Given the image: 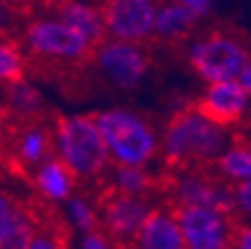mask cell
Returning <instances> with one entry per match:
<instances>
[{"instance_id":"6da1fadb","label":"cell","mask_w":251,"mask_h":249,"mask_svg":"<svg viewBox=\"0 0 251 249\" xmlns=\"http://www.w3.org/2000/svg\"><path fill=\"white\" fill-rule=\"evenodd\" d=\"M18 42L26 54V66L34 72L44 70V74L68 72L78 76L92 68L96 48L72 26L42 12L28 16Z\"/></svg>"},{"instance_id":"7a4b0ae2","label":"cell","mask_w":251,"mask_h":249,"mask_svg":"<svg viewBox=\"0 0 251 249\" xmlns=\"http://www.w3.org/2000/svg\"><path fill=\"white\" fill-rule=\"evenodd\" d=\"M229 146L231 130L209 122L187 102L170 116L164 126L160 170L176 174L215 162Z\"/></svg>"},{"instance_id":"3957f363","label":"cell","mask_w":251,"mask_h":249,"mask_svg":"<svg viewBox=\"0 0 251 249\" xmlns=\"http://www.w3.org/2000/svg\"><path fill=\"white\" fill-rule=\"evenodd\" d=\"M54 148L56 155L74 175L78 188L88 185L90 194L102 183L110 153L102 134L90 116H54Z\"/></svg>"},{"instance_id":"277c9868","label":"cell","mask_w":251,"mask_h":249,"mask_svg":"<svg viewBox=\"0 0 251 249\" xmlns=\"http://www.w3.org/2000/svg\"><path fill=\"white\" fill-rule=\"evenodd\" d=\"M110 153L112 166L148 168L160 158L162 136L153 120L128 108H112L92 114Z\"/></svg>"},{"instance_id":"5b68a950","label":"cell","mask_w":251,"mask_h":249,"mask_svg":"<svg viewBox=\"0 0 251 249\" xmlns=\"http://www.w3.org/2000/svg\"><path fill=\"white\" fill-rule=\"evenodd\" d=\"M251 62V42L241 28L219 22L203 30L187 52V64L205 82L239 80Z\"/></svg>"},{"instance_id":"8992f818","label":"cell","mask_w":251,"mask_h":249,"mask_svg":"<svg viewBox=\"0 0 251 249\" xmlns=\"http://www.w3.org/2000/svg\"><path fill=\"white\" fill-rule=\"evenodd\" d=\"M92 199L98 207L100 227L116 249H124L132 243L148 213L162 201L155 196L128 192L108 181H102L92 192Z\"/></svg>"},{"instance_id":"52a82bcc","label":"cell","mask_w":251,"mask_h":249,"mask_svg":"<svg viewBox=\"0 0 251 249\" xmlns=\"http://www.w3.org/2000/svg\"><path fill=\"white\" fill-rule=\"evenodd\" d=\"M168 205L177 220L185 249H231L237 229L243 224L235 211H224L194 203Z\"/></svg>"},{"instance_id":"ba28073f","label":"cell","mask_w":251,"mask_h":249,"mask_svg":"<svg viewBox=\"0 0 251 249\" xmlns=\"http://www.w3.org/2000/svg\"><path fill=\"white\" fill-rule=\"evenodd\" d=\"M151 42H124L106 38L94 48L92 68H98L112 86L132 90L140 84L151 66Z\"/></svg>"},{"instance_id":"9c48e42d","label":"cell","mask_w":251,"mask_h":249,"mask_svg":"<svg viewBox=\"0 0 251 249\" xmlns=\"http://www.w3.org/2000/svg\"><path fill=\"white\" fill-rule=\"evenodd\" d=\"M54 118L40 120H10L6 130V151L10 164L30 179L40 164L56 155L54 148Z\"/></svg>"},{"instance_id":"30bf717a","label":"cell","mask_w":251,"mask_h":249,"mask_svg":"<svg viewBox=\"0 0 251 249\" xmlns=\"http://www.w3.org/2000/svg\"><path fill=\"white\" fill-rule=\"evenodd\" d=\"M106 34L124 42H150L155 26V0H98Z\"/></svg>"},{"instance_id":"8fae6325","label":"cell","mask_w":251,"mask_h":249,"mask_svg":"<svg viewBox=\"0 0 251 249\" xmlns=\"http://www.w3.org/2000/svg\"><path fill=\"white\" fill-rule=\"evenodd\" d=\"M46 201H28L0 188V249H22L34 235Z\"/></svg>"},{"instance_id":"7c38bea8","label":"cell","mask_w":251,"mask_h":249,"mask_svg":"<svg viewBox=\"0 0 251 249\" xmlns=\"http://www.w3.org/2000/svg\"><path fill=\"white\" fill-rule=\"evenodd\" d=\"M192 106L209 122L231 128L245 118L249 108V94L239 80L211 82L203 94L192 102Z\"/></svg>"},{"instance_id":"4fadbf2b","label":"cell","mask_w":251,"mask_h":249,"mask_svg":"<svg viewBox=\"0 0 251 249\" xmlns=\"http://www.w3.org/2000/svg\"><path fill=\"white\" fill-rule=\"evenodd\" d=\"M36 12L50 14L64 24L72 26L80 34H84L94 46H98L108 38L100 6L88 2V0H42Z\"/></svg>"},{"instance_id":"5bb4252c","label":"cell","mask_w":251,"mask_h":249,"mask_svg":"<svg viewBox=\"0 0 251 249\" xmlns=\"http://www.w3.org/2000/svg\"><path fill=\"white\" fill-rule=\"evenodd\" d=\"M124 249H185L172 207L160 201L148 213L132 243Z\"/></svg>"},{"instance_id":"9a60e30c","label":"cell","mask_w":251,"mask_h":249,"mask_svg":"<svg viewBox=\"0 0 251 249\" xmlns=\"http://www.w3.org/2000/svg\"><path fill=\"white\" fill-rule=\"evenodd\" d=\"M30 183H32L36 196L52 205L60 201H68L78 190L74 175L62 164L58 155H52L44 164H40L36 172L30 175Z\"/></svg>"},{"instance_id":"2e32d148","label":"cell","mask_w":251,"mask_h":249,"mask_svg":"<svg viewBox=\"0 0 251 249\" xmlns=\"http://www.w3.org/2000/svg\"><path fill=\"white\" fill-rule=\"evenodd\" d=\"M2 86V106L4 114L10 120H40L46 116V106L40 92L28 84L24 78Z\"/></svg>"},{"instance_id":"e0dca14e","label":"cell","mask_w":251,"mask_h":249,"mask_svg":"<svg viewBox=\"0 0 251 249\" xmlns=\"http://www.w3.org/2000/svg\"><path fill=\"white\" fill-rule=\"evenodd\" d=\"M22 249H70V229L52 203L44 205L34 235Z\"/></svg>"},{"instance_id":"ac0fdd59","label":"cell","mask_w":251,"mask_h":249,"mask_svg":"<svg viewBox=\"0 0 251 249\" xmlns=\"http://www.w3.org/2000/svg\"><path fill=\"white\" fill-rule=\"evenodd\" d=\"M213 164L217 172L229 181L251 179V146L231 142V146Z\"/></svg>"},{"instance_id":"d6986e66","label":"cell","mask_w":251,"mask_h":249,"mask_svg":"<svg viewBox=\"0 0 251 249\" xmlns=\"http://www.w3.org/2000/svg\"><path fill=\"white\" fill-rule=\"evenodd\" d=\"M26 70V54L18 38L0 36V84H8L24 78Z\"/></svg>"},{"instance_id":"ffe728a7","label":"cell","mask_w":251,"mask_h":249,"mask_svg":"<svg viewBox=\"0 0 251 249\" xmlns=\"http://www.w3.org/2000/svg\"><path fill=\"white\" fill-rule=\"evenodd\" d=\"M68 211L74 225L82 231V233H90L100 229V215H98V207L94 203L92 198H86L82 194H74L68 199Z\"/></svg>"},{"instance_id":"44dd1931","label":"cell","mask_w":251,"mask_h":249,"mask_svg":"<svg viewBox=\"0 0 251 249\" xmlns=\"http://www.w3.org/2000/svg\"><path fill=\"white\" fill-rule=\"evenodd\" d=\"M229 192H231L237 215L243 222H251V179L231 181Z\"/></svg>"},{"instance_id":"7402d4cb","label":"cell","mask_w":251,"mask_h":249,"mask_svg":"<svg viewBox=\"0 0 251 249\" xmlns=\"http://www.w3.org/2000/svg\"><path fill=\"white\" fill-rule=\"evenodd\" d=\"M84 249H116V245L110 241V237L100 229L96 231H90V233H84V243H82Z\"/></svg>"},{"instance_id":"603a6c76","label":"cell","mask_w":251,"mask_h":249,"mask_svg":"<svg viewBox=\"0 0 251 249\" xmlns=\"http://www.w3.org/2000/svg\"><path fill=\"white\" fill-rule=\"evenodd\" d=\"M231 249H251V222H243L237 229Z\"/></svg>"},{"instance_id":"cb8c5ba5","label":"cell","mask_w":251,"mask_h":249,"mask_svg":"<svg viewBox=\"0 0 251 249\" xmlns=\"http://www.w3.org/2000/svg\"><path fill=\"white\" fill-rule=\"evenodd\" d=\"M177 2H181L183 6H187L192 12H196L198 16H201L209 8V0H177Z\"/></svg>"},{"instance_id":"d4e9b609","label":"cell","mask_w":251,"mask_h":249,"mask_svg":"<svg viewBox=\"0 0 251 249\" xmlns=\"http://www.w3.org/2000/svg\"><path fill=\"white\" fill-rule=\"evenodd\" d=\"M239 82H241V86L247 90V94L251 96V62H249V66L243 70V74L239 76Z\"/></svg>"},{"instance_id":"484cf974","label":"cell","mask_w":251,"mask_h":249,"mask_svg":"<svg viewBox=\"0 0 251 249\" xmlns=\"http://www.w3.org/2000/svg\"><path fill=\"white\" fill-rule=\"evenodd\" d=\"M0 2H8V0H0Z\"/></svg>"}]
</instances>
